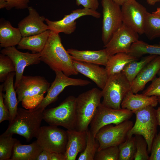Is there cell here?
Wrapping results in <instances>:
<instances>
[{"label": "cell", "instance_id": "6da1fadb", "mask_svg": "<svg viewBox=\"0 0 160 160\" xmlns=\"http://www.w3.org/2000/svg\"><path fill=\"white\" fill-rule=\"evenodd\" d=\"M40 59L55 72L62 71L66 75H76L79 73L75 69L71 55L63 47L59 33L50 31Z\"/></svg>", "mask_w": 160, "mask_h": 160}, {"label": "cell", "instance_id": "7a4b0ae2", "mask_svg": "<svg viewBox=\"0 0 160 160\" xmlns=\"http://www.w3.org/2000/svg\"><path fill=\"white\" fill-rule=\"evenodd\" d=\"M44 110L37 107L30 109L18 108L16 116L3 134H17L30 141L38 135L43 120Z\"/></svg>", "mask_w": 160, "mask_h": 160}, {"label": "cell", "instance_id": "3957f363", "mask_svg": "<svg viewBox=\"0 0 160 160\" xmlns=\"http://www.w3.org/2000/svg\"><path fill=\"white\" fill-rule=\"evenodd\" d=\"M50 83L43 76L23 75L15 89L18 103L28 109L36 108L43 99Z\"/></svg>", "mask_w": 160, "mask_h": 160}, {"label": "cell", "instance_id": "277c9868", "mask_svg": "<svg viewBox=\"0 0 160 160\" xmlns=\"http://www.w3.org/2000/svg\"><path fill=\"white\" fill-rule=\"evenodd\" d=\"M102 97V91L93 88L76 97L77 130L87 131L88 129L98 107L101 103Z\"/></svg>", "mask_w": 160, "mask_h": 160}, {"label": "cell", "instance_id": "5b68a950", "mask_svg": "<svg viewBox=\"0 0 160 160\" xmlns=\"http://www.w3.org/2000/svg\"><path fill=\"white\" fill-rule=\"evenodd\" d=\"M43 120L49 125L62 126L67 130L76 129V97L70 96L58 106L45 109Z\"/></svg>", "mask_w": 160, "mask_h": 160}, {"label": "cell", "instance_id": "8992f818", "mask_svg": "<svg viewBox=\"0 0 160 160\" xmlns=\"http://www.w3.org/2000/svg\"><path fill=\"white\" fill-rule=\"evenodd\" d=\"M131 89V84L122 72L111 75L102 89L101 104L108 107L120 109L123 99Z\"/></svg>", "mask_w": 160, "mask_h": 160}, {"label": "cell", "instance_id": "52a82bcc", "mask_svg": "<svg viewBox=\"0 0 160 160\" xmlns=\"http://www.w3.org/2000/svg\"><path fill=\"white\" fill-rule=\"evenodd\" d=\"M135 124L128 134L127 136L140 135L143 136L148 144V151L150 153L154 139L157 135L158 125L156 110L148 106L136 111Z\"/></svg>", "mask_w": 160, "mask_h": 160}, {"label": "cell", "instance_id": "ba28073f", "mask_svg": "<svg viewBox=\"0 0 160 160\" xmlns=\"http://www.w3.org/2000/svg\"><path fill=\"white\" fill-rule=\"evenodd\" d=\"M36 138L43 150L65 153L68 140L67 131L54 125L41 126Z\"/></svg>", "mask_w": 160, "mask_h": 160}, {"label": "cell", "instance_id": "9c48e42d", "mask_svg": "<svg viewBox=\"0 0 160 160\" xmlns=\"http://www.w3.org/2000/svg\"><path fill=\"white\" fill-rule=\"evenodd\" d=\"M133 125L129 119L115 125L111 124L102 127L95 136L100 144L98 151L110 146H118L126 140Z\"/></svg>", "mask_w": 160, "mask_h": 160}, {"label": "cell", "instance_id": "30bf717a", "mask_svg": "<svg viewBox=\"0 0 160 160\" xmlns=\"http://www.w3.org/2000/svg\"><path fill=\"white\" fill-rule=\"evenodd\" d=\"M103 19L102 40L106 45L123 23L120 6L113 0H101Z\"/></svg>", "mask_w": 160, "mask_h": 160}, {"label": "cell", "instance_id": "8fae6325", "mask_svg": "<svg viewBox=\"0 0 160 160\" xmlns=\"http://www.w3.org/2000/svg\"><path fill=\"white\" fill-rule=\"evenodd\" d=\"M133 113L127 109H115L105 106L101 103L98 107L90 124L89 129L95 136L103 126L113 124H118L129 119Z\"/></svg>", "mask_w": 160, "mask_h": 160}, {"label": "cell", "instance_id": "7c38bea8", "mask_svg": "<svg viewBox=\"0 0 160 160\" xmlns=\"http://www.w3.org/2000/svg\"><path fill=\"white\" fill-rule=\"evenodd\" d=\"M121 6L123 23L139 34H144L146 8L136 0H128Z\"/></svg>", "mask_w": 160, "mask_h": 160}, {"label": "cell", "instance_id": "4fadbf2b", "mask_svg": "<svg viewBox=\"0 0 160 160\" xmlns=\"http://www.w3.org/2000/svg\"><path fill=\"white\" fill-rule=\"evenodd\" d=\"M87 15L99 18L101 15L96 10L84 8L72 11L70 14L65 15L61 20L52 21L46 18L45 22L50 31L58 33H63L66 34H70L76 29V20L81 17Z\"/></svg>", "mask_w": 160, "mask_h": 160}, {"label": "cell", "instance_id": "5bb4252c", "mask_svg": "<svg viewBox=\"0 0 160 160\" xmlns=\"http://www.w3.org/2000/svg\"><path fill=\"white\" fill-rule=\"evenodd\" d=\"M138 34L123 23L104 47L110 56L120 52L128 53L132 44L139 40Z\"/></svg>", "mask_w": 160, "mask_h": 160}, {"label": "cell", "instance_id": "9a60e30c", "mask_svg": "<svg viewBox=\"0 0 160 160\" xmlns=\"http://www.w3.org/2000/svg\"><path fill=\"white\" fill-rule=\"evenodd\" d=\"M55 72V79L47 92L46 95L36 107L44 110L48 105L57 100L59 94L68 86H83L91 84L90 81L87 80L69 77L61 71H57Z\"/></svg>", "mask_w": 160, "mask_h": 160}, {"label": "cell", "instance_id": "2e32d148", "mask_svg": "<svg viewBox=\"0 0 160 160\" xmlns=\"http://www.w3.org/2000/svg\"><path fill=\"white\" fill-rule=\"evenodd\" d=\"M1 53L8 56L12 60L15 69V81L14 87L17 86L23 75L25 68L30 65L39 63L40 53H30L21 52L15 46L4 48Z\"/></svg>", "mask_w": 160, "mask_h": 160}, {"label": "cell", "instance_id": "e0dca14e", "mask_svg": "<svg viewBox=\"0 0 160 160\" xmlns=\"http://www.w3.org/2000/svg\"><path fill=\"white\" fill-rule=\"evenodd\" d=\"M28 9V15L18 24L22 37L38 34L49 30L48 25L44 23L46 18L40 16L33 7L29 6Z\"/></svg>", "mask_w": 160, "mask_h": 160}, {"label": "cell", "instance_id": "ac0fdd59", "mask_svg": "<svg viewBox=\"0 0 160 160\" xmlns=\"http://www.w3.org/2000/svg\"><path fill=\"white\" fill-rule=\"evenodd\" d=\"M73 63L78 73L90 79L102 89L104 88L109 77L105 68L73 60Z\"/></svg>", "mask_w": 160, "mask_h": 160}, {"label": "cell", "instance_id": "d6986e66", "mask_svg": "<svg viewBox=\"0 0 160 160\" xmlns=\"http://www.w3.org/2000/svg\"><path fill=\"white\" fill-rule=\"evenodd\" d=\"M160 70V56H157L137 74L131 84V91L136 94L143 90L146 84L155 77Z\"/></svg>", "mask_w": 160, "mask_h": 160}, {"label": "cell", "instance_id": "ffe728a7", "mask_svg": "<svg viewBox=\"0 0 160 160\" xmlns=\"http://www.w3.org/2000/svg\"><path fill=\"white\" fill-rule=\"evenodd\" d=\"M68 140L64 153L65 160H75L80 152L85 149L87 144V131L67 130Z\"/></svg>", "mask_w": 160, "mask_h": 160}, {"label": "cell", "instance_id": "44dd1931", "mask_svg": "<svg viewBox=\"0 0 160 160\" xmlns=\"http://www.w3.org/2000/svg\"><path fill=\"white\" fill-rule=\"evenodd\" d=\"M158 103L156 96H149L143 94H135L130 90L123 99L121 107L131 111L134 113L137 111L148 106L155 107Z\"/></svg>", "mask_w": 160, "mask_h": 160}, {"label": "cell", "instance_id": "7402d4cb", "mask_svg": "<svg viewBox=\"0 0 160 160\" xmlns=\"http://www.w3.org/2000/svg\"><path fill=\"white\" fill-rule=\"evenodd\" d=\"M73 60L105 66L110 57L105 49L98 50H67Z\"/></svg>", "mask_w": 160, "mask_h": 160}, {"label": "cell", "instance_id": "603a6c76", "mask_svg": "<svg viewBox=\"0 0 160 160\" xmlns=\"http://www.w3.org/2000/svg\"><path fill=\"white\" fill-rule=\"evenodd\" d=\"M22 36L19 28L13 27L3 18L0 22V47L4 48L18 45Z\"/></svg>", "mask_w": 160, "mask_h": 160}, {"label": "cell", "instance_id": "cb8c5ba5", "mask_svg": "<svg viewBox=\"0 0 160 160\" xmlns=\"http://www.w3.org/2000/svg\"><path fill=\"white\" fill-rule=\"evenodd\" d=\"M15 72L9 73L3 83V90L5 94H3L4 104L8 108L10 113L9 123L15 118L17 114L18 104L16 96V91L14 85Z\"/></svg>", "mask_w": 160, "mask_h": 160}, {"label": "cell", "instance_id": "d4e9b609", "mask_svg": "<svg viewBox=\"0 0 160 160\" xmlns=\"http://www.w3.org/2000/svg\"><path fill=\"white\" fill-rule=\"evenodd\" d=\"M43 149L36 140L29 145H22L18 140L14 147L11 160H36Z\"/></svg>", "mask_w": 160, "mask_h": 160}, {"label": "cell", "instance_id": "484cf974", "mask_svg": "<svg viewBox=\"0 0 160 160\" xmlns=\"http://www.w3.org/2000/svg\"><path fill=\"white\" fill-rule=\"evenodd\" d=\"M50 31L48 30L38 34L22 37L17 45V48L28 50L33 53L41 52L45 46Z\"/></svg>", "mask_w": 160, "mask_h": 160}, {"label": "cell", "instance_id": "4316f807", "mask_svg": "<svg viewBox=\"0 0 160 160\" xmlns=\"http://www.w3.org/2000/svg\"><path fill=\"white\" fill-rule=\"evenodd\" d=\"M137 60V58L128 53H117L110 57L105 68L109 76L121 72L128 63Z\"/></svg>", "mask_w": 160, "mask_h": 160}, {"label": "cell", "instance_id": "83f0119b", "mask_svg": "<svg viewBox=\"0 0 160 160\" xmlns=\"http://www.w3.org/2000/svg\"><path fill=\"white\" fill-rule=\"evenodd\" d=\"M157 56L149 55L143 57L139 61L136 60L132 61L125 66L121 72L131 84L142 69Z\"/></svg>", "mask_w": 160, "mask_h": 160}, {"label": "cell", "instance_id": "f1b7e54d", "mask_svg": "<svg viewBox=\"0 0 160 160\" xmlns=\"http://www.w3.org/2000/svg\"><path fill=\"white\" fill-rule=\"evenodd\" d=\"M128 53L137 58L145 54L160 56V44H150L138 40L132 44Z\"/></svg>", "mask_w": 160, "mask_h": 160}, {"label": "cell", "instance_id": "f546056e", "mask_svg": "<svg viewBox=\"0 0 160 160\" xmlns=\"http://www.w3.org/2000/svg\"><path fill=\"white\" fill-rule=\"evenodd\" d=\"M144 33L151 40L160 37V16L147 12L145 16Z\"/></svg>", "mask_w": 160, "mask_h": 160}, {"label": "cell", "instance_id": "4dcf8cb0", "mask_svg": "<svg viewBox=\"0 0 160 160\" xmlns=\"http://www.w3.org/2000/svg\"><path fill=\"white\" fill-rule=\"evenodd\" d=\"M87 135L85 148L80 153L78 160H94L99 148L100 144L98 140L89 129L87 130Z\"/></svg>", "mask_w": 160, "mask_h": 160}, {"label": "cell", "instance_id": "1f68e13d", "mask_svg": "<svg viewBox=\"0 0 160 160\" xmlns=\"http://www.w3.org/2000/svg\"><path fill=\"white\" fill-rule=\"evenodd\" d=\"M119 160H133L136 151L135 136H127L126 140L118 146Z\"/></svg>", "mask_w": 160, "mask_h": 160}, {"label": "cell", "instance_id": "d6a6232c", "mask_svg": "<svg viewBox=\"0 0 160 160\" xmlns=\"http://www.w3.org/2000/svg\"><path fill=\"white\" fill-rule=\"evenodd\" d=\"M12 135L0 136V160H11L14 146L17 141Z\"/></svg>", "mask_w": 160, "mask_h": 160}, {"label": "cell", "instance_id": "836d02e7", "mask_svg": "<svg viewBox=\"0 0 160 160\" xmlns=\"http://www.w3.org/2000/svg\"><path fill=\"white\" fill-rule=\"evenodd\" d=\"M136 151L134 160H149V156L148 151L147 142L142 135H135Z\"/></svg>", "mask_w": 160, "mask_h": 160}, {"label": "cell", "instance_id": "e575fe53", "mask_svg": "<svg viewBox=\"0 0 160 160\" xmlns=\"http://www.w3.org/2000/svg\"><path fill=\"white\" fill-rule=\"evenodd\" d=\"M15 69L12 60L7 56L0 54V81L4 82L9 74L15 72Z\"/></svg>", "mask_w": 160, "mask_h": 160}, {"label": "cell", "instance_id": "d590c367", "mask_svg": "<svg viewBox=\"0 0 160 160\" xmlns=\"http://www.w3.org/2000/svg\"><path fill=\"white\" fill-rule=\"evenodd\" d=\"M119 157L118 146H110L98 151L94 160H119Z\"/></svg>", "mask_w": 160, "mask_h": 160}, {"label": "cell", "instance_id": "8d00e7d4", "mask_svg": "<svg viewBox=\"0 0 160 160\" xmlns=\"http://www.w3.org/2000/svg\"><path fill=\"white\" fill-rule=\"evenodd\" d=\"M31 0H0V9L8 10L15 8L17 9L28 8Z\"/></svg>", "mask_w": 160, "mask_h": 160}, {"label": "cell", "instance_id": "74e56055", "mask_svg": "<svg viewBox=\"0 0 160 160\" xmlns=\"http://www.w3.org/2000/svg\"><path fill=\"white\" fill-rule=\"evenodd\" d=\"M148 96H160V76L155 77L151 83L142 93Z\"/></svg>", "mask_w": 160, "mask_h": 160}, {"label": "cell", "instance_id": "f35d334b", "mask_svg": "<svg viewBox=\"0 0 160 160\" xmlns=\"http://www.w3.org/2000/svg\"><path fill=\"white\" fill-rule=\"evenodd\" d=\"M3 90V84H2L0 85V123L5 120L9 121L10 119L9 111L4 102Z\"/></svg>", "mask_w": 160, "mask_h": 160}, {"label": "cell", "instance_id": "ab89813d", "mask_svg": "<svg viewBox=\"0 0 160 160\" xmlns=\"http://www.w3.org/2000/svg\"><path fill=\"white\" fill-rule=\"evenodd\" d=\"M149 160H160V134H157L153 140Z\"/></svg>", "mask_w": 160, "mask_h": 160}, {"label": "cell", "instance_id": "60d3db41", "mask_svg": "<svg viewBox=\"0 0 160 160\" xmlns=\"http://www.w3.org/2000/svg\"><path fill=\"white\" fill-rule=\"evenodd\" d=\"M76 4L82 5L84 8L96 10L99 6L98 0H76Z\"/></svg>", "mask_w": 160, "mask_h": 160}, {"label": "cell", "instance_id": "b9f144b4", "mask_svg": "<svg viewBox=\"0 0 160 160\" xmlns=\"http://www.w3.org/2000/svg\"><path fill=\"white\" fill-rule=\"evenodd\" d=\"M51 153L43 150L39 154L36 160H50Z\"/></svg>", "mask_w": 160, "mask_h": 160}, {"label": "cell", "instance_id": "7bdbcfd3", "mask_svg": "<svg viewBox=\"0 0 160 160\" xmlns=\"http://www.w3.org/2000/svg\"><path fill=\"white\" fill-rule=\"evenodd\" d=\"M50 160H65L64 153H51Z\"/></svg>", "mask_w": 160, "mask_h": 160}, {"label": "cell", "instance_id": "ee69618b", "mask_svg": "<svg viewBox=\"0 0 160 160\" xmlns=\"http://www.w3.org/2000/svg\"><path fill=\"white\" fill-rule=\"evenodd\" d=\"M156 117L158 125L160 128V106L156 110Z\"/></svg>", "mask_w": 160, "mask_h": 160}, {"label": "cell", "instance_id": "f6af8a7d", "mask_svg": "<svg viewBox=\"0 0 160 160\" xmlns=\"http://www.w3.org/2000/svg\"><path fill=\"white\" fill-rule=\"evenodd\" d=\"M116 3L120 5V6L122 5L125 2L128 0H113Z\"/></svg>", "mask_w": 160, "mask_h": 160}, {"label": "cell", "instance_id": "bcb514c9", "mask_svg": "<svg viewBox=\"0 0 160 160\" xmlns=\"http://www.w3.org/2000/svg\"><path fill=\"white\" fill-rule=\"evenodd\" d=\"M148 3L150 5H154L157 2L160 1V0H146Z\"/></svg>", "mask_w": 160, "mask_h": 160}, {"label": "cell", "instance_id": "7dc6e473", "mask_svg": "<svg viewBox=\"0 0 160 160\" xmlns=\"http://www.w3.org/2000/svg\"><path fill=\"white\" fill-rule=\"evenodd\" d=\"M152 13L154 15L160 16V7L158 8L155 11Z\"/></svg>", "mask_w": 160, "mask_h": 160}, {"label": "cell", "instance_id": "c3c4849f", "mask_svg": "<svg viewBox=\"0 0 160 160\" xmlns=\"http://www.w3.org/2000/svg\"><path fill=\"white\" fill-rule=\"evenodd\" d=\"M158 97V103L160 104V96H158V97Z\"/></svg>", "mask_w": 160, "mask_h": 160}, {"label": "cell", "instance_id": "681fc988", "mask_svg": "<svg viewBox=\"0 0 160 160\" xmlns=\"http://www.w3.org/2000/svg\"><path fill=\"white\" fill-rule=\"evenodd\" d=\"M157 75L159 76H160V70H159V71L158 72V73H157Z\"/></svg>", "mask_w": 160, "mask_h": 160}, {"label": "cell", "instance_id": "f907efd6", "mask_svg": "<svg viewBox=\"0 0 160 160\" xmlns=\"http://www.w3.org/2000/svg\"><path fill=\"white\" fill-rule=\"evenodd\" d=\"M159 134H160V132H159Z\"/></svg>", "mask_w": 160, "mask_h": 160}, {"label": "cell", "instance_id": "816d5d0a", "mask_svg": "<svg viewBox=\"0 0 160 160\" xmlns=\"http://www.w3.org/2000/svg\"><path fill=\"white\" fill-rule=\"evenodd\" d=\"M159 44H160V42H159Z\"/></svg>", "mask_w": 160, "mask_h": 160}]
</instances>
